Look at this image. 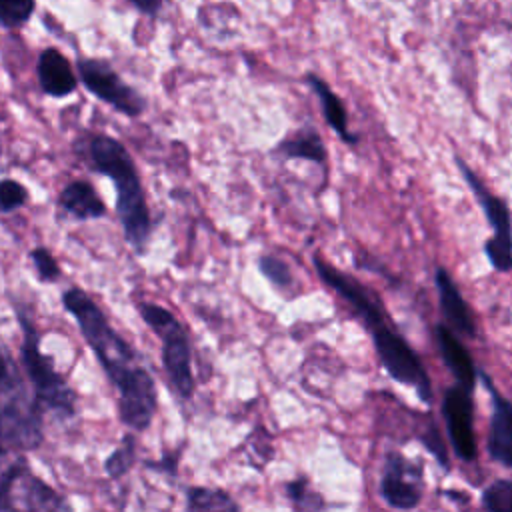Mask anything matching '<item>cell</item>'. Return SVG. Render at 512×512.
I'll use <instances>...</instances> for the list:
<instances>
[{
	"mask_svg": "<svg viewBox=\"0 0 512 512\" xmlns=\"http://www.w3.org/2000/svg\"><path fill=\"white\" fill-rule=\"evenodd\" d=\"M30 262L34 266L38 280H42V282H56L62 276L60 264L56 262L52 252L44 246H38L30 252Z\"/></svg>",
	"mask_w": 512,
	"mask_h": 512,
	"instance_id": "cell-27",
	"label": "cell"
},
{
	"mask_svg": "<svg viewBox=\"0 0 512 512\" xmlns=\"http://www.w3.org/2000/svg\"><path fill=\"white\" fill-rule=\"evenodd\" d=\"M62 306L76 320L80 334L118 392L126 390L130 384L150 372L146 366L138 364L136 350L108 322L100 306L82 288H68L62 294Z\"/></svg>",
	"mask_w": 512,
	"mask_h": 512,
	"instance_id": "cell-2",
	"label": "cell"
},
{
	"mask_svg": "<svg viewBox=\"0 0 512 512\" xmlns=\"http://www.w3.org/2000/svg\"><path fill=\"white\" fill-rule=\"evenodd\" d=\"M186 510H240V504L224 490L190 486L186 488Z\"/></svg>",
	"mask_w": 512,
	"mask_h": 512,
	"instance_id": "cell-21",
	"label": "cell"
},
{
	"mask_svg": "<svg viewBox=\"0 0 512 512\" xmlns=\"http://www.w3.org/2000/svg\"><path fill=\"white\" fill-rule=\"evenodd\" d=\"M368 330L372 332V344L386 374L394 382L410 386L416 392V396L426 406H430L434 400V390L426 366L416 354V350L390 324V320H384Z\"/></svg>",
	"mask_w": 512,
	"mask_h": 512,
	"instance_id": "cell-7",
	"label": "cell"
},
{
	"mask_svg": "<svg viewBox=\"0 0 512 512\" xmlns=\"http://www.w3.org/2000/svg\"><path fill=\"white\" fill-rule=\"evenodd\" d=\"M68 500L36 476L24 452L0 444V510H70Z\"/></svg>",
	"mask_w": 512,
	"mask_h": 512,
	"instance_id": "cell-5",
	"label": "cell"
},
{
	"mask_svg": "<svg viewBox=\"0 0 512 512\" xmlns=\"http://www.w3.org/2000/svg\"><path fill=\"white\" fill-rule=\"evenodd\" d=\"M28 198V190L20 182L12 178L0 180V212L18 210L28 202Z\"/></svg>",
	"mask_w": 512,
	"mask_h": 512,
	"instance_id": "cell-28",
	"label": "cell"
},
{
	"mask_svg": "<svg viewBox=\"0 0 512 512\" xmlns=\"http://www.w3.org/2000/svg\"><path fill=\"white\" fill-rule=\"evenodd\" d=\"M158 410V388L150 372L136 380L126 390L118 392V412L126 428L146 432Z\"/></svg>",
	"mask_w": 512,
	"mask_h": 512,
	"instance_id": "cell-13",
	"label": "cell"
},
{
	"mask_svg": "<svg viewBox=\"0 0 512 512\" xmlns=\"http://www.w3.org/2000/svg\"><path fill=\"white\" fill-rule=\"evenodd\" d=\"M274 154L288 158V160H292V158L310 160L318 166H326V158H328L324 140L314 126H302L294 134L282 138L276 144Z\"/></svg>",
	"mask_w": 512,
	"mask_h": 512,
	"instance_id": "cell-20",
	"label": "cell"
},
{
	"mask_svg": "<svg viewBox=\"0 0 512 512\" xmlns=\"http://www.w3.org/2000/svg\"><path fill=\"white\" fill-rule=\"evenodd\" d=\"M18 324L22 330L20 360L22 372L34 392L36 402L44 412L56 414L60 420H68L76 414V392L68 386L64 376L54 368L52 356L40 350V334L24 306H16Z\"/></svg>",
	"mask_w": 512,
	"mask_h": 512,
	"instance_id": "cell-4",
	"label": "cell"
},
{
	"mask_svg": "<svg viewBox=\"0 0 512 512\" xmlns=\"http://www.w3.org/2000/svg\"><path fill=\"white\" fill-rule=\"evenodd\" d=\"M434 334H436V344H438L444 366L456 378L458 386L472 392L478 382V370L470 352L446 324H436Z\"/></svg>",
	"mask_w": 512,
	"mask_h": 512,
	"instance_id": "cell-16",
	"label": "cell"
},
{
	"mask_svg": "<svg viewBox=\"0 0 512 512\" xmlns=\"http://www.w3.org/2000/svg\"><path fill=\"white\" fill-rule=\"evenodd\" d=\"M422 444L426 446V450L436 458V462L444 468V470H450V460H448V450H446V444L436 428V422H428V428L426 432L422 434Z\"/></svg>",
	"mask_w": 512,
	"mask_h": 512,
	"instance_id": "cell-30",
	"label": "cell"
},
{
	"mask_svg": "<svg viewBox=\"0 0 512 512\" xmlns=\"http://www.w3.org/2000/svg\"><path fill=\"white\" fill-rule=\"evenodd\" d=\"M442 416L454 454L464 462L478 458V442L474 434L472 392L462 386H450L442 398Z\"/></svg>",
	"mask_w": 512,
	"mask_h": 512,
	"instance_id": "cell-11",
	"label": "cell"
},
{
	"mask_svg": "<svg viewBox=\"0 0 512 512\" xmlns=\"http://www.w3.org/2000/svg\"><path fill=\"white\" fill-rule=\"evenodd\" d=\"M258 270L276 288H290L292 282H294L288 262H284L278 256H272V254L260 256L258 258Z\"/></svg>",
	"mask_w": 512,
	"mask_h": 512,
	"instance_id": "cell-24",
	"label": "cell"
},
{
	"mask_svg": "<svg viewBox=\"0 0 512 512\" xmlns=\"http://www.w3.org/2000/svg\"><path fill=\"white\" fill-rule=\"evenodd\" d=\"M484 254L490 262V266L496 270V272H510L512 268V256H510V244H504L500 240H496L494 236H490L486 242H484Z\"/></svg>",
	"mask_w": 512,
	"mask_h": 512,
	"instance_id": "cell-29",
	"label": "cell"
},
{
	"mask_svg": "<svg viewBox=\"0 0 512 512\" xmlns=\"http://www.w3.org/2000/svg\"><path fill=\"white\" fill-rule=\"evenodd\" d=\"M60 208L76 220H98L106 216V204L86 180H72L58 196Z\"/></svg>",
	"mask_w": 512,
	"mask_h": 512,
	"instance_id": "cell-18",
	"label": "cell"
},
{
	"mask_svg": "<svg viewBox=\"0 0 512 512\" xmlns=\"http://www.w3.org/2000/svg\"><path fill=\"white\" fill-rule=\"evenodd\" d=\"M128 2H130L138 12H142V14H146V16H158L166 0H128Z\"/></svg>",
	"mask_w": 512,
	"mask_h": 512,
	"instance_id": "cell-31",
	"label": "cell"
},
{
	"mask_svg": "<svg viewBox=\"0 0 512 512\" xmlns=\"http://www.w3.org/2000/svg\"><path fill=\"white\" fill-rule=\"evenodd\" d=\"M138 314L144 324L158 336L164 372L182 400L194 396V374H192V346L186 330L176 316L154 302H140Z\"/></svg>",
	"mask_w": 512,
	"mask_h": 512,
	"instance_id": "cell-6",
	"label": "cell"
},
{
	"mask_svg": "<svg viewBox=\"0 0 512 512\" xmlns=\"http://www.w3.org/2000/svg\"><path fill=\"white\" fill-rule=\"evenodd\" d=\"M146 466L152 468V470H156V472H168L170 476H174V474H176V468H178L176 456H166V458H162V460H158V462H148Z\"/></svg>",
	"mask_w": 512,
	"mask_h": 512,
	"instance_id": "cell-32",
	"label": "cell"
},
{
	"mask_svg": "<svg viewBox=\"0 0 512 512\" xmlns=\"http://www.w3.org/2000/svg\"><path fill=\"white\" fill-rule=\"evenodd\" d=\"M306 84L312 88V92L316 94L320 106H322V114L326 124L346 142V144H356V136L350 132L348 128V112L346 106L342 102V98L326 84V80H322L320 76L308 72L306 74Z\"/></svg>",
	"mask_w": 512,
	"mask_h": 512,
	"instance_id": "cell-19",
	"label": "cell"
},
{
	"mask_svg": "<svg viewBox=\"0 0 512 512\" xmlns=\"http://www.w3.org/2000/svg\"><path fill=\"white\" fill-rule=\"evenodd\" d=\"M36 74L42 92L52 98L70 96L78 86V78L72 70V64L56 48H44L40 52L36 62Z\"/></svg>",
	"mask_w": 512,
	"mask_h": 512,
	"instance_id": "cell-17",
	"label": "cell"
},
{
	"mask_svg": "<svg viewBox=\"0 0 512 512\" xmlns=\"http://www.w3.org/2000/svg\"><path fill=\"white\" fill-rule=\"evenodd\" d=\"M286 496L296 508H306V510H320L324 508V500L320 494H316L310 488L308 478H296L286 484Z\"/></svg>",
	"mask_w": 512,
	"mask_h": 512,
	"instance_id": "cell-26",
	"label": "cell"
},
{
	"mask_svg": "<svg viewBox=\"0 0 512 512\" xmlns=\"http://www.w3.org/2000/svg\"><path fill=\"white\" fill-rule=\"evenodd\" d=\"M312 264L316 268L318 278L354 310V314L364 322L366 328H372L384 320H390L382 300L372 288L362 284L358 278L342 272L340 268L328 264L320 256H314Z\"/></svg>",
	"mask_w": 512,
	"mask_h": 512,
	"instance_id": "cell-10",
	"label": "cell"
},
{
	"mask_svg": "<svg viewBox=\"0 0 512 512\" xmlns=\"http://www.w3.org/2000/svg\"><path fill=\"white\" fill-rule=\"evenodd\" d=\"M424 492V468L420 460H408L396 450H388L382 462L378 494L388 508L412 510L420 506Z\"/></svg>",
	"mask_w": 512,
	"mask_h": 512,
	"instance_id": "cell-9",
	"label": "cell"
},
{
	"mask_svg": "<svg viewBox=\"0 0 512 512\" xmlns=\"http://www.w3.org/2000/svg\"><path fill=\"white\" fill-rule=\"evenodd\" d=\"M36 2L34 0H0V26L4 28H20L24 26Z\"/></svg>",
	"mask_w": 512,
	"mask_h": 512,
	"instance_id": "cell-25",
	"label": "cell"
},
{
	"mask_svg": "<svg viewBox=\"0 0 512 512\" xmlns=\"http://www.w3.org/2000/svg\"><path fill=\"white\" fill-rule=\"evenodd\" d=\"M480 504L488 512H510L512 508V480L498 478L484 488Z\"/></svg>",
	"mask_w": 512,
	"mask_h": 512,
	"instance_id": "cell-23",
	"label": "cell"
},
{
	"mask_svg": "<svg viewBox=\"0 0 512 512\" xmlns=\"http://www.w3.org/2000/svg\"><path fill=\"white\" fill-rule=\"evenodd\" d=\"M434 284H436V290H438L440 312L446 320V326L452 332H456L458 336L474 338L476 336V324H474L472 312H470L458 284L450 276V272L446 268L438 266L436 272H434Z\"/></svg>",
	"mask_w": 512,
	"mask_h": 512,
	"instance_id": "cell-14",
	"label": "cell"
},
{
	"mask_svg": "<svg viewBox=\"0 0 512 512\" xmlns=\"http://www.w3.org/2000/svg\"><path fill=\"white\" fill-rule=\"evenodd\" d=\"M456 166H458L460 174L464 176L466 184L470 186V190L474 192V196H476V200H478V204H480V208H482V212H484V216H486V220H488V224L494 232L492 236L496 240L504 242V244H510V212H508L506 202L500 196L492 194L486 188V184L470 170V166L458 156H456Z\"/></svg>",
	"mask_w": 512,
	"mask_h": 512,
	"instance_id": "cell-15",
	"label": "cell"
},
{
	"mask_svg": "<svg viewBox=\"0 0 512 512\" xmlns=\"http://www.w3.org/2000/svg\"><path fill=\"white\" fill-rule=\"evenodd\" d=\"M478 380H482L484 388L490 394L492 416L488 430V454L502 468H512V404L502 392L494 386L488 374L478 372Z\"/></svg>",
	"mask_w": 512,
	"mask_h": 512,
	"instance_id": "cell-12",
	"label": "cell"
},
{
	"mask_svg": "<svg viewBox=\"0 0 512 512\" xmlns=\"http://www.w3.org/2000/svg\"><path fill=\"white\" fill-rule=\"evenodd\" d=\"M88 158L92 168L108 176L116 188V214L120 218L124 240L136 254H144L152 232V218L130 152L120 140L108 134H96L88 144Z\"/></svg>",
	"mask_w": 512,
	"mask_h": 512,
	"instance_id": "cell-1",
	"label": "cell"
},
{
	"mask_svg": "<svg viewBox=\"0 0 512 512\" xmlns=\"http://www.w3.org/2000/svg\"><path fill=\"white\" fill-rule=\"evenodd\" d=\"M44 442V410L12 354L0 346V444L30 452Z\"/></svg>",
	"mask_w": 512,
	"mask_h": 512,
	"instance_id": "cell-3",
	"label": "cell"
},
{
	"mask_svg": "<svg viewBox=\"0 0 512 512\" xmlns=\"http://www.w3.org/2000/svg\"><path fill=\"white\" fill-rule=\"evenodd\" d=\"M78 76L90 94L112 106L116 112L128 118H138L144 114L146 98L128 82H124L122 76L106 60L80 58Z\"/></svg>",
	"mask_w": 512,
	"mask_h": 512,
	"instance_id": "cell-8",
	"label": "cell"
},
{
	"mask_svg": "<svg viewBox=\"0 0 512 512\" xmlns=\"http://www.w3.org/2000/svg\"><path fill=\"white\" fill-rule=\"evenodd\" d=\"M134 460H136V438H134V434H126L122 438L120 446L116 450H112L108 454V458L104 460V472L112 480H118L130 472Z\"/></svg>",
	"mask_w": 512,
	"mask_h": 512,
	"instance_id": "cell-22",
	"label": "cell"
}]
</instances>
